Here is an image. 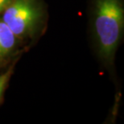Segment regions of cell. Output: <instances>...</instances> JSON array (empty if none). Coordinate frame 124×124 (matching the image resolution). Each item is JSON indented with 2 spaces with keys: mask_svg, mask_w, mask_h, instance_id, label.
<instances>
[{
  "mask_svg": "<svg viewBox=\"0 0 124 124\" xmlns=\"http://www.w3.org/2000/svg\"><path fill=\"white\" fill-rule=\"evenodd\" d=\"M123 28L122 0H95L94 30L99 55L106 63H112L122 39Z\"/></svg>",
  "mask_w": 124,
  "mask_h": 124,
  "instance_id": "obj_1",
  "label": "cell"
},
{
  "mask_svg": "<svg viewBox=\"0 0 124 124\" xmlns=\"http://www.w3.org/2000/svg\"><path fill=\"white\" fill-rule=\"evenodd\" d=\"M41 16L36 0H12L2 11L1 19L18 38L33 33Z\"/></svg>",
  "mask_w": 124,
  "mask_h": 124,
  "instance_id": "obj_2",
  "label": "cell"
},
{
  "mask_svg": "<svg viewBox=\"0 0 124 124\" xmlns=\"http://www.w3.org/2000/svg\"><path fill=\"white\" fill-rule=\"evenodd\" d=\"M17 37L0 18V57L7 56L13 50Z\"/></svg>",
  "mask_w": 124,
  "mask_h": 124,
  "instance_id": "obj_3",
  "label": "cell"
},
{
  "mask_svg": "<svg viewBox=\"0 0 124 124\" xmlns=\"http://www.w3.org/2000/svg\"><path fill=\"white\" fill-rule=\"evenodd\" d=\"M11 73H12V69H9V70L7 71L6 73L0 74V99H1L2 93L4 92L7 81H9L10 77L11 76Z\"/></svg>",
  "mask_w": 124,
  "mask_h": 124,
  "instance_id": "obj_4",
  "label": "cell"
},
{
  "mask_svg": "<svg viewBox=\"0 0 124 124\" xmlns=\"http://www.w3.org/2000/svg\"><path fill=\"white\" fill-rule=\"evenodd\" d=\"M12 0H0V13L5 10V8L11 3Z\"/></svg>",
  "mask_w": 124,
  "mask_h": 124,
  "instance_id": "obj_5",
  "label": "cell"
}]
</instances>
